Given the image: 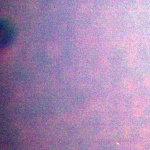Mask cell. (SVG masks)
<instances>
[{"label":"cell","instance_id":"obj_1","mask_svg":"<svg viewBox=\"0 0 150 150\" xmlns=\"http://www.w3.org/2000/svg\"><path fill=\"white\" fill-rule=\"evenodd\" d=\"M1 46L5 47L9 45L14 38V31L8 22L2 21L1 23Z\"/></svg>","mask_w":150,"mask_h":150}]
</instances>
